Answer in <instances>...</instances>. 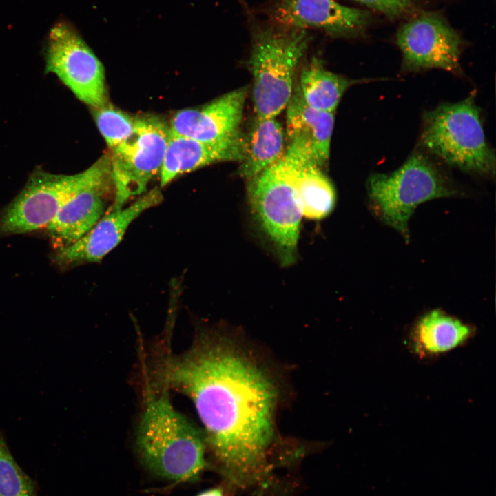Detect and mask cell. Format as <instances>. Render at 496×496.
<instances>
[{
  "mask_svg": "<svg viewBox=\"0 0 496 496\" xmlns=\"http://www.w3.org/2000/svg\"><path fill=\"white\" fill-rule=\"evenodd\" d=\"M157 378L192 400L230 481L247 487L265 479L276 390L262 369L225 338L203 333L182 354L164 356Z\"/></svg>",
  "mask_w": 496,
  "mask_h": 496,
  "instance_id": "obj_1",
  "label": "cell"
},
{
  "mask_svg": "<svg viewBox=\"0 0 496 496\" xmlns=\"http://www.w3.org/2000/svg\"><path fill=\"white\" fill-rule=\"evenodd\" d=\"M145 397L136 435L144 464L170 481L197 480L206 466L204 435L174 407L167 387H148Z\"/></svg>",
  "mask_w": 496,
  "mask_h": 496,
  "instance_id": "obj_2",
  "label": "cell"
},
{
  "mask_svg": "<svg viewBox=\"0 0 496 496\" xmlns=\"http://www.w3.org/2000/svg\"><path fill=\"white\" fill-rule=\"evenodd\" d=\"M297 147L290 144L273 165L249 180L251 213L284 266L296 258L302 217L294 176Z\"/></svg>",
  "mask_w": 496,
  "mask_h": 496,
  "instance_id": "obj_3",
  "label": "cell"
},
{
  "mask_svg": "<svg viewBox=\"0 0 496 496\" xmlns=\"http://www.w3.org/2000/svg\"><path fill=\"white\" fill-rule=\"evenodd\" d=\"M420 139L429 152L451 166L495 174V154L486 141L474 94L427 112Z\"/></svg>",
  "mask_w": 496,
  "mask_h": 496,
  "instance_id": "obj_4",
  "label": "cell"
},
{
  "mask_svg": "<svg viewBox=\"0 0 496 496\" xmlns=\"http://www.w3.org/2000/svg\"><path fill=\"white\" fill-rule=\"evenodd\" d=\"M309 39L305 30L268 28L256 32L248 63L256 116L276 117L286 108Z\"/></svg>",
  "mask_w": 496,
  "mask_h": 496,
  "instance_id": "obj_5",
  "label": "cell"
},
{
  "mask_svg": "<svg viewBox=\"0 0 496 496\" xmlns=\"http://www.w3.org/2000/svg\"><path fill=\"white\" fill-rule=\"evenodd\" d=\"M367 190L381 218L406 241L409 238L408 223L417 206L459 193L438 167L417 151L395 172L371 175Z\"/></svg>",
  "mask_w": 496,
  "mask_h": 496,
  "instance_id": "obj_6",
  "label": "cell"
},
{
  "mask_svg": "<svg viewBox=\"0 0 496 496\" xmlns=\"http://www.w3.org/2000/svg\"><path fill=\"white\" fill-rule=\"evenodd\" d=\"M170 133L169 123L158 116H135L132 134L110 149L114 198L108 209L122 208L147 192L149 182L160 174Z\"/></svg>",
  "mask_w": 496,
  "mask_h": 496,
  "instance_id": "obj_7",
  "label": "cell"
},
{
  "mask_svg": "<svg viewBox=\"0 0 496 496\" xmlns=\"http://www.w3.org/2000/svg\"><path fill=\"white\" fill-rule=\"evenodd\" d=\"M45 60L46 71L80 101L92 108L108 103L104 67L71 23L61 19L50 28Z\"/></svg>",
  "mask_w": 496,
  "mask_h": 496,
  "instance_id": "obj_8",
  "label": "cell"
},
{
  "mask_svg": "<svg viewBox=\"0 0 496 496\" xmlns=\"http://www.w3.org/2000/svg\"><path fill=\"white\" fill-rule=\"evenodd\" d=\"M92 164L72 175L37 168L22 190L0 212V236L25 234L45 227L59 209L92 177Z\"/></svg>",
  "mask_w": 496,
  "mask_h": 496,
  "instance_id": "obj_9",
  "label": "cell"
},
{
  "mask_svg": "<svg viewBox=\"0 0 496 496\" xmlns=\"http://www.w3.org/2000/svg\"><path fill=\"white\" fill-rule=\"evenodd\" d=\"M90 180L59 209L46 225L56 249L65 248L85 234L104 215L114 198L110 153L95 163Z\"/></svg>",
  "mask_w": 496,
  "mask_h": 496,
  "instance_id": "obj_10",
  "label": "cell"
},
{
  "mask_svg": "<svg viewBox=\"0 0 496 496\" xmlns=\"http://www.w3.org/2000/svg\"><path fill=\"white\" fill-rule=\"evenodd\" d=\"M397 42L406 70L438 68L461 72V39L440 17L424 14L411 20L399 30Z\"/></svg>",
  "mask_w": 496,
  "mask_h": 496,
  "instance_id": "obj_11",
  "label": "cell"
},
{
  "mask_svg": "<svg viewBox=\"0 0 496 496\" xmlns=\"http://www.w3.org/2000/svg\"><path fill=\"white\" fill-rule=\"evenodd\" d=\"M163 196L155 187L138 196L132 204L118 209H108L99 221L70 246L56 249L52 256L59 267L99 262L123 239L130 224L146 210L160 205Z\"/></svg>",
  "mask_w": 496,
  "mask_h": 496,
  "instance_id": "obj_12",
  "label": "cell"
},
{
  "mask_svg": "<svg viewBox=\"0 0 496 496\" xmlns=\"http://www.w3.org/2000/svg\"><path fill=\"white\" fill-rule=\"evenodd\" d=\"M247 92L246 87H241L203 105L176 112L169 123L171 133L201 141L240 134Z\"/></svg>",
  "mask_w": 496,
  "mask_h": 496,
  "instance_id": "obj_13",
  "label": "cell"
},
{
  "mask_svg": "<svg viewBox=\"0 0 496 496\" xmlns=\"http://www.w3.org/2000/svg\"><path fill=\"white\" fill-rule=\"evenodd\" d=\"M362 10L333 0H280L273 18L287 29L313 28L333 34H347L360 30L367 21Z\"/></svg>",
  "mask_w": 496,
  "mask_h": 496,
  "instance_id": "obj_14",
  "label": "cell"
},
{
  "mask_svg": "<svg viewBox=\"0 0 496 496\" xmlns=\"http://www.w3.org/2000/svg\"><path fill=\"white\" fill-rule=\"evenodd\" d=\"M245 154V136L240 133L217 141H201L170 133L160 172L163 187L178 176L214 163L240 162Z\"/></svg>",
  "mask_w": 496,
  "mask_h": 496,
  "instance_id": "obj_15",
  "label": "cell"
},
{
  "mask_svg": "<svg viewBox=\"0 0 496 496\" xmlns=\"http://www.w3.org/2000/svg\"><path fill=\"white\" fill-rule=\"evenodd\" d=\"M297 147L294 182L303 216L311 220L327 217L335 204V191L321 167L313 159L303 139L292 138Z\"/></svg>",
  "mask_w": 496,
  "mask_h": 496,
  "instance_id": "obj_16",
  "label": "cell"
},
{
  "mask_svg": "<svg viewBox=\"0 0 496 496\" xmlns=\"http://www.w3.org/2000/svg\"><path fill=\"white\" fill-rule=\"evenodd\" d=\"M287 133L309 145L315 161L322 167L329 161L334 114L316 110L304 101L298 85L287 107Z\"/></svg>",
  "mask_w": 496,
  "mask_h": 496,
  "instance_id": "obj_17",
  "label": "cell"
},
{
  "mask_svg": "<svg viewBox=\"0 0 496 496\" xmlns=\"http://www.w3.org/2000/svg\"><path fill=\"white\" fill-rule=\"evenodd\" d=\"M473 329L440 309L424 314L411 335V347L422 356L436 355L462 346L473 335Z\"/></svg>",
  "mask_w": 496,
  "mask_h": 496,
  "instance_id": "obj_18",
  "label": "cell"
},
{
  "mask_svg": "<svg viewBox=\"0 0 496 496\" xmlns=\"http://www.w3.org/2000/svg\"><path fill=\"white\" fill-rule=\"evenodd\" d=\"M285 134L276 117L255 116L247 136L239 174L253 178L275 163L284 154Z\"/></svg>",
  "mask_w": 496,
  "mask_h": 496,
  "instance_id": "obj_19",
  "label": "cell"
},
{
  "mask_svg": "<svg viewBox=\"0 0 496 496\" xmlns=\"http://www.w3.org/2000/svg\"><path fill=\"white\" fill-rule=\"evenodd\" d=\"M353 82L329 71L320 60L313 59L302 69L298 86L307 105L334 114L344 93Z\"/></svg>",
  "mask_w": 496,
  "mask_h": 496,
  "instance_id": "obj_20",
  "label": "cell"
},
{
  "mask_svg": "<svg viewBox=\"0 0 496 496\" xmlns=\"http://www.w3.org/2000/svg\"><path fill=\"white\" fill-rule=\"evenodd\" d=\"M0 496H38L35 482L12 456L0 430Z\"/></svg>",
  "mask_w": 496,
  "mask_h": 496,
  "instance_id": "obj_21",
  "label": "cell"
},
{
  "mask_svg": "<svg viewBox=\"0 0 496 496\" xmlns=\"http://www.w3.org/2000/svg\"><path fill=\"white\" fill-rule=\"evenodd\" d=\"M92 109L96 126L110 149L118 146L132 134L135 116L109 103Z\"/></svg>",
  "mask_w": 496,
  "mask_h": 496,
  "instance_id": "obj_22",
  "label": "cell"
},
{
  "mask_svg": "<svg viewBox=\"0 0 496 496\" xmlns=\"http://www.w3.org/2000/svg\"><path fill=\"white\" fill-rule=\"evenodd\" d=\"M382 12L388 17H397L406 12L412 0H355Z\"/></svg>",
  "mask_w": 496,
  "mask_h": 496,
  "instance_id": "obj_23",
  "label": "cell"
},
{
  "mask_svg": "<svg viewBox=\"0 0 496 496\" xmlns=\"http://www.w3.org/2000/svg\"><path fill=\"white\" fill-rule=\"evenodd\" d=\"M196 496H224V495L221 489L215 488L205 490Z\"/></svg>",
  "mask_w": 496,
  "mask_h": 496,
  "instance_id": "obj_24",
  "label": "cell"
}]
</instances>
